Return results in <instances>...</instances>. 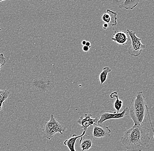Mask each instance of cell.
Returning a JSON list of instances; mask_svg holds the SVG:
<instances>
[{
	"label": "cell",
	"mask_w": 154,
	"mask_h": 151,
	"mask_svg": "<svg viewBox=\"0 0 154 151\" xmlns=\"http://www.w3.org/2000/svg\"><path fill=\"white\" fill-rule=\"evenodd\" d=\"M85 46H86L87 47H88L90 48H91V43L89 42H87L86 44H85Z\"/></svg>",
	"instance_id": "cell-19"
},
{
	"label": "cell",
	"mask_w": 154,
	"mask_h": 151,
	"mask_svg": "<svg viewBox=\"0 0 154 151\" xmlns=\"http://www.w3.org/2000/svg\"><path fill=\"white\" fill-rule=\"evenodd\" d=\"M129 36L126 32H115L112 39L117 44L124 46L126 44H128L129 42L130 38Z\"/></svg>",
	"instance_id": "cell-9"
},
{
	"label": "cell",
	"mask_w": 154,
	"mask_h": 151,
	"mask_svg": "<svg viewBox=\"0 0 154 151\" xmlns=\"http://www.w3.org/2000/svg\"><path fill=\"white\" fill-rule=\"evenodd\" d=\"M111 70L109 67H105L103 68V71L101 72L99 76V80L101 85H103L106 81L108 78V75L111 72Z\"/></svg>",
	"instance_id": "cell-14"
},
{
	"label": "cell",
	"mask_w": 154,
	"mask_h": 151,
	"mask_svg": "<svg viewBox=\"0 0 154 151\" xmlns=\"http://www.w3.org/2000/svg\"></svg>",
	"instance_id": "cell-23"
},
{
	"label": "cell",
	"mask_w": 154,
	"mask_h": 151,
	"mask_svg": "<svg viewBox=\"0 0 154 151\" xmlns=\"http://www.w3.org/2000/svg\"><path fill=\"white\" fill-rule=\"evenodd\" d=\"M99 120V118L97 117L93 118L91 114L85 113L83 116L79 117L77 122L84 131H86L88 128L97 125Z\"/></svg>",
	"instance_id": "cell-6"
},
{
	"label": "cell",
	"mask_w": 154,
	"mask_h": 151,
	"mask_svg": "<svg viewBox=\"0 0 154 151\" xmlns=\"http://www.w3.org/2000/svg\"><path fill=\"white\" fill-rule=\"evenodd\" d=\"M111 132L108 127L97 124L93 126L92 136L95 139H102L110 136Z\"/></svg>",
	"instance_id": "cell-7"
},
{
	"label": "cell",
	"mask_w": 154,
	"mask_h": 151,
	"mask_svg": "<svg viewBox=\"0 0 154 151\" xmlns=\"http://www.w3.org/2000/svg\"><path fill=\"white\" fill-rule=\"evenodd\" d=\"M149 113V108L142 91L137 92L128 107V114L133 121L134 125H142Z\"/></svg>",
	"instance_id": "cell-2"
},
{
	"label": "cell",
	"mask_w": 154,
	"mask_h": 151,
	"mask_svg": "<svg viewBox=\"0 0 154 151\" xmlns=\"http://www.w3.org/2000/svg\"><path fill=\"white\" fill-rule=\"evenodd\" d=\"M86 131H83L81 135H76V134H73L71 137L66 139L63 142L64 146L67 147L70 151H76L75 149V145L76 143L77 139L81 138L85 134Z\"/></svg>",
	"instance_id": "cell-10"
},
{
	"label": "cell",
	"mask_w": 154,
	"mask_h": 151,
	"mask_svg": "<svg viewBox=\"0 0 154 151\" xmlns=\"http://www.w3.org/2000/svg\"><path fill=\"white\" fill-rule=\"evenodd\" d=\"M110 98L112 99L115 98L116 100L114 103H113V107H114L115 110H116V112L117 113H119V111L123 107V101L119 99L117 92L116 91L112 92L110 94Z\"/></svg>",
	"instance_id": "cell-12"
},
{
	"label": "cell",
	"mask_w": 154,
	"mask_h": 151,
	"mask_svg": "<svg viewBox=\"0 0 154 151\" xmlns=\"http://www.w3.org/2000/svg\"><path fill=\"white\" fill-rule=\"evenodd\" d=\"M100 117L99 118L97 123L98 125H101L105 121L111 119H120L124 118L125 116L128 115V107H126L120 113H117L116 111L110 112L102 110L100 112Z\"/></svg>",
	"instance_id": "cell-5"
},
{
	"label": "cell",
	"mask_w": 154,
	"mask_h": 151,
	"mask_svg": "<svg viewBox=\"0 0 154 151\" xmlns=\"http://www.w3.org/2000/svg\"><path fill=\"white\" fill-rule=\"evenodd\" d=\"M127 32L131 40V44L128 48V53L130 55L135 57L139 56L146 47V46L141 43V38L136 36V32L128 29Z\"/></svg>",
	"instance_id": "cell-4"
},
{
	"label": "cell",
	"mask_w": 154,
	"mask_h": 151,
	"mask_svg": "<svg viewBox=\"0 0 154 151\" xmlns=\"http://www.w3.org/2000/svg\"><path fill=\"white\" fill-rule=\"evenodd\" d=\"M117 13L110 10H107L106 12L102 15V19L109 26H114L117 25Z\"/></svg>",
	"instance_id": "cell-8"
},
{
	"label": "cell",
	"mask_w": 154,
	"mask_h": 151,
	"mask_svg": "<svg viewBox=\"0 0 154 151\" xmlns=\"http://www.w3.org/2000/svg\"><path fill=\"white\" fill-rule=\"evenodd\" d=\"M5 1V0H0V2H1V1Z\"/></svg>",
	"instance_id": "cell-21"
},
{
	"label": "cell",
	"mask_w": 154,
	"mask_h": 151,
	"mask_svg": "<svg viewBox=\"0 0 154 151\" xmlns=\"http://www.w3.org/2000/svg\"><path fill=\"white\" fill-rule=\"evenodd\" d=\"M139 0H125V2L119 6L120 8L133 10L139 4Z\"/></svg>",
	"instance_id": "cell-13"
},
{
	"label": "cell",
	"mask_w": 154,
	"mask_h": 151,
	"mask_svg": "<svg viewBox=\"0 0 154 151\" xmlns=\"http://www.w3.org/2000/svg\"><path fill=\"white\" fill-rule=\"evenodd\" d=\"M6 62V59L3 53H0V70L2 66L5 64Z\"/></svg>",
	"instance_id": "cell-16"
},
{
	"label": "cell",
	"mask_w": 154,
	"mask_h": 151,
	"mask_svg": "<svg viewBox=\"0 0 154 151\" xmlns=\"http://www.w3.org/2000/svg\"><path fill=\"white\" fill-rule=\"evenodd\" d=\"M66 130L67 127L65 125L57 121L51 114L50 120L46 122L44 125L42 131V137L51 140L57 133L63 134Z\"/></svg>",
	"instance_id": "cell-3"
},
{
	"label": "cell",
	"mask_w": 154,
	"mask_h": 151,
	"mask_svg": "<svg viewBox=\"0 0 154 151\" xmlns=\"http://www.w3.org/2000/svg\"><path fill=\"white\" fill-rule=\"evenodd\" d=\"M2 30V29L1 28H0V31H1V30Z\"/></svg>",
	"instance_id": "cell-22"
},
{
	"label": "cell",
	"mask_w": 154,
	"mask_h": 151,
	"mask_svg": "<svg viewBox=\"0 0 154 151\" xmlns=\"http://www.w3.org/2000/svg\"><path fill=\"white\" fill-rule=\"evenodd\" d=\"M10 95V92L8 90H2L0 89V112L2 110L4 103L8 98Z\"/></svg>",
	"instance_id": "cell-15"
},
{
	"label": "cell",
	"mask_w": 154,
	"mask_h": 151,
	"mask_svg": "<svg viewBox=\"0 0 154 151\" xmlns=\"http://www.w3.org/2000/svg\"><path fill=\"white\" fill-rule=\"evenodd\" d=\"M86 41L85 40H83L82 42V44L83 45V46H85V44L86 43Z\"/></svg>",
	"instance_id": "cell-20"
},
{
	"label": "cell",
	"mask_w": 154,
	"mask_h": 151,
	"mask_svg": "<svg viewBox=\"0 0 154 151\" xmlns=\"http://www.w3.org/2000/svg\"><path fill=\"white\" fill-rule=\"evenodd\" d=\"M150 129L142 125H134L126 131L120 142L127 151H142L149 147Z\"/></svg>",
	"instance_id": "cell-1"
},
{
	"label": "cell",
	"mask_w": 154,
	"mask_h": 151,
	"mask_svg": "<svg viewBox=\"0 0 154 151\" xmlns=\"http://www.w3.org/2000/svg\"><path fill=\"white\" fill-rule=\"evenodd\" d=\"M108 27L109 26L107 24L105 23L103 25V29L106 30Z\"/></svg>",
	"instance_id": "cell-18"
},
{
	"label": "cell",
	"mask_w": 154,
	"mask_h": 151,
	"mask_svg": "<svg viewBox=\"0 0 154 151\" xmlns=\"http://www.w3.org/2000/svg\"><path fill=\"white\" fill-rule=\"evenodd\" d=\"M79 145L82 151L88 150L93 146L92 139L90 136L85 134L81 137Z\"/></svg>",
	"instance_id": "cell-11"
},
{
	"label": "cell",
	"mask_w": 154,
	"mask_h": 151,
	"mask_svg": "<svg viewBox=\"0 0 154 151\" xmlns=\"http://www.w3.org/2000/svg\"><path fill=\"white\" fill-rule=\"evenodd\" d=\"M90 48L87 47L86 46H84L82 47V50L84 52H88Z\"/></svg>",
	"instance_id": "cell-17"
}]
</instances>
